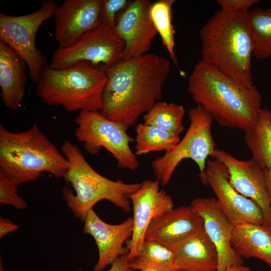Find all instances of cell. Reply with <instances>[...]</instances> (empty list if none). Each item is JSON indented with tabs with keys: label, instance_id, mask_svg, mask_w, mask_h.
I'll return each instance as SVG.
<instances>
[{
	"label": "cell",
	"instance_id": "6da1fadb",
	"mask_svg": "<svg viewBox=\"0 0 271 271\" xmlns=\"http://www.w3.org/2000/svg\"><path fill=\"white\" fill-rule=\"evenodd\" d=\"M171 64L170 59L148 53L105 69L100 113L128 129L162 97Z\"/></svg>",
	"mask_w": 271,
	"mask_h": 271
},
{
	"label": "cell",
	"instance_id": "7a4b0ae2",
	"mask_svg": "<svg viewBox=\"0 0 271 271\" xmlns=\"http://www.w3.org/2000/svg\"><path fill=\"white\" fill-rule=\"evenodd\" d=\"M188 91L196 105L226 127L245 131L261 108L262 95L256 86H245L201 60L188 78Z\"/></svg>",
	"mask_w": 271,
	"mask_h": 271
},
{
	"label": "cell",
	"instance_id": "3957f363",
	"mask_svg": "<svg viewBox=\"0 0 271 271\" xmlns=\"http://www.w3.org/2000/svg\"><path fill=\"white\" fill-rule=\"evenodd\" d=\"M244 12L217 10L200 30L201 61L237 82L253 85L252 44Z\"/></svg>",
	"mask_w": 271,
	"mask_h": 271
},
{
	"label": "cell",
	"instance_id": "277c9868",
	"mask_svg": "<svg viewBox=\"0 0 271 271\" xmlns=\"http://www.w3.org/2000/svg\"><path fill=\"white\" fill-rule=\"evenodd\" d=\"M69 166L36 124L18 133L0 124V175L17 186L36 180L43 172L63 178Z\"/></svg>",
	"mask_w": 271,
	"mask_h": 271
},
{
	"label": "cell",
	"instance_id": "5b68a950",
	"mask_svg": "<svg viewBox=\"0 0 271 271\" xmlns=\"http://www.w3.org/2000/svg\"><path fill=\"white\" fill-rule=\"evenodd\" d=\"M61 152L69 166L63 178L73 188L65 187L63 196L74 217L83 221L88 212L102 200H107L125 213L131 208L129 196L141 183H126L109 179L97 172L87 162L78 146L65 141Z\"/></svg>",
	"mask_w": 271,
	"mask_h": 271
},
{
	"label": "cell",
	"instance_id": "8992f818",
	"mask_svg": "<svg viewBox=\"0 0 271 271\" xmlns=\"http://www.w3.org/2000/svg\"><path fill=\"white\" fill-rule=\"evenodd\" d=\"M107 80L101 65L81 62L57 69L47 65L36 82V93L44 103L67 111H100Z\"/></svg>",
	"mask_w": 271,
	"mask_h": 271
},
{
	"label": "cell",
	"instance_id": "52a82bcc",
	"mask_svg": "<svg viewBox=\"0 0 271 271\" xmlns=\"http://www.w3.org/2000/svg\"><path fill=\"white\" fill-rule=\"evenodd\" d=\"M188 115L190 124L184 137L166 151L164 155L151 163L156 180L162 186L169 183L183 160H193L198 166L201 175L206 169L207 158L214 157L215 144L212 134L213 118L198 105L189 110Z\"/></svg>",
	"mask_w": 271,
	"mask_h": 271
},
{
	"label": "cell",
	"instance_id": "ba28073f",
	"mask_svg": "<svg viewBox=\"0 0 271 271\" xmlns=\"http://www.w3.org/2000/svg\"><path fill=\"white\" fill-rule=\"evenodd\" d=\"M75 122V137L88 153L95 155L104 148L116 160L118 167L131 171L138 168L137 155L129 146L134 139L122 123L107 118L100 111H80Z\"/></svg>",
	"mask_w": 271,
	"mask_h": 271
},
{
	"label": "cell",
	"instance_id": "9c48e42d",
	"mask_svg": "<svg viewBox=\"0 0 271 271\" xmlns=\"http://www.w3.org/2000/svg\"><path fill=\"white\" fill-rule=\"evenodd\" d=\"M58 7L53 0L43 1L36 11L21 16L0 13V42L13 49L26 62L31 79L37 82L47 57L36 46L37 32L43 23L54 16Z\"/></svg>",
	"mask_w": 271,
	"mask_h": 271
},
{
	"label": "cell",
	"instance_id": "30bf717a",
	"mask_svg": "<svg viewBox=\"0 0 271 271\" xmlns=\"http://www.w3.org/2000/svg\"><path fill=\"white\" fill-rule=\"evenodd\" d=\"M124 43L113 29L105 24L83 35L68 48H58L53 53L49 66L62 69L81 62L101 65L105 70L121 60Z\"/></svg>",
	"mask_w": 271,
	"mask_h": 271
},
{
	"label": "cell",
	"instance_id": "8fae6325",
	"mask_svg": "<svg viewBox=\"0 0 271 271\" xmlns=\"http://www.w3.org/2000/svg\"><path fill=\"white\" fill-rule=\"evenodd\" d=\"M227 167L219 161L208 160L204 172L199 175L202 182L211 187L217 204L233 225L242 223L263 224L259 206L237 192L231 185Z\"/></svg>",
	"mask_w": 271,
	"mask_h": 271
},
{
	"label": "cell",
	"instance_id": "7c38bea8",
	"mask_svg": "<svg viewBox=\"0 0 271 271\" xmlns=\"http://www.w3.org/2000/svg\"><path fill=\"white\" fill-rule=\"evenodd\" d=\"M160 184L157 180L144 181L129 196L133 209V231L127 246L129 260L140 251L152 220L174 208L171 196Z\"/></svg>",
	"mask_w": 271,
	"mask_h": 271
},
{
	"label": "cell",
	"instance_id": "4fadbf2b",
	"mask_svg": "<svg viewBox=\"0 0 271 271\" xmlns=\"http://www.w3.org/2000/svg\"><path fill=\"white\" fill-rule=\"evenodd\" d=\"M152 4L148 0L129 2L118 16L113 30L124 43L121 60L140 57L151 48L158 34L150 14Z\"/></svg>",
	"mask_w": 271,
	"mask_h": 271
},
{
	"label": "cell",
	"instance_id": "5bb4252c",
	"mask_svg": "<svg viewBox=\"0 0 271 271\" xmlns=\"http://www.w3.org/2000/svg\"><path fill=\"white\" fill-rule=\"evenodd\" d=\"M102 2L103 0H65L58 6L54 14V31L59 48L71 46L102 24Z\"/></svg>",
	"mask_w": 271,
	"mask_h": 271
},
{
	"label": "cell",
	"instance_id": "9a60e30c",
	"mask_svg": "<svg viewBox=\"0 0 271 271\" xmlns=\"http://www.w3.org/2000/svg\"><path fill=\"white\" fill-rule=\"evenodd\" d=\"M214 158L227 167L233 187L259 206L264 216L263 224L271 227V204L266 186L265 170L252 158L239 160L222 150L215 149Z\"/></svg>",
	"mask_w": 271,
	"mask_h": 271
},
{
	"label": "cell",
	"instance_id": "2e32d148",
	"mask_svg": "<svg viewBox=\"0 0 271 271\" xmlns=\"http://www.w3.org/2000/svg\"><path fill=\"white\" fill-rule=\"evenodd\" d=\"M83 222V233L92 236L98 251V258L93 271H102L128 251L127 247H123V245L131 237L132 217L119 224H110L101 219L92 209L87 213Z\"/></svg>",
	"mask_w": 271,
	"mask_h": 271
},
{
	"label": "cell",
	"instance_id": "e0dca14e",
	"mask_svg": "<svg viewBox=\"0 0 271 271\" xmlns=\"http://www.w3.org/2000/svg\"><path fill=\"white\" fill-rule=\"evenodd\" d=\"M202 218L204 227L215 245L218 254L217 271L236 265L243 264L242 258L234 251L231 245L233 225L219 208L214 197L197 198L190 204Z\"/></svg>",
	"mask_w": 271,
	"mask_h": 271
},
{
	"label": "cell",
	"instance_id": "ac0fdd59",
	"mask_svg": "<svg viewBox=\"0 0 271 271\" xmlns=\"http://www.w3.org/2000/svg\"><path fill=\"white\" fill-rule=\"evenodd\" d=\"M204 226L202 218L190 206H181L164 213L150 223L145 239L156 241L174 250Z\"/></svg>",
	"mask_w": 271,
	"mask_h": 271
},
{
	"label": "cell",
	"instance_id": "d6986e66",
	"mask_svg": "<svg viewBox=\"0 0 271 271\" xmlns=\"http://www.w3.org/2000/svg\"><path fill=\"white\" fill-rule=\"evenodd\" d=\"M173 251L177 271H217L218 251L204 226Z\"/></svg>",
	"mask_w": 271,
	"mask_h": 271
},
{
	"label": "cell",
	"instance_id": "ffe728a7",
	"mask_svg": "<svg viewBox=\"0 0 271 271\" xmlns=\"http://www.w3.org/2000/svg\"><path fill=\"white\" fill-rule=\"evenodd\" d=\"M26 62L13 49L0 42L1 96L5 106L15 110L25 95Z\"/></svg>",
	"mask_w": 271,
	"mask_h": 271
},
{
	"label": "cell",
	"instance_id": "44dd1931",
	"mask_svg": "<svg viewBox=\"0 0 271 271\" xmlns=\"http://www.w3.org/2000/svg\"><path fill=\"white\" fill-rule=\"evenodd\" d=\"M231 245L241 257H254L271 267V227L262 224L234 225Z\"/></svg>",
	"mask_w": 271,
	"mask_h": 271
},
{
	"label": "cell",
	"instance_id": "7402d4cb",
	"mask_svg": "<svg viewBox=\"0 0 271 271\" xmlns=\"http://www.w3.org/2000/svg\"><path fill=\"white\" fill-rule=\"evenodd\" d=\"M244 132L252 158L263 169L271 168V110L261 108L255 122Z\"/></svg>",
	"mask_w": 271,
	"mask_h": 271
},
{
	"label": "cell",
	"instance_id": "603a6c76",
	"mask_svg": "<svg viewBox=\"0 0 271 271\" xmlns=\"http://www.w3.org/2000/svg\"><path fill=\"white\" fill-rule=\"evenodd\" d=\"M253 55L258 59L271 56V9L255 8L246 13Z\"/></svg>",
	"mask_w": 271,
	"mask_h": 271
},
{
	"label": "cell",
	"instance_id": "cb8c5ba5",
	"mask_svg": "<svg viewBox=\"0 0 271 271\" xmlns=\"http://www.w3.org/2000/svg\"><path fill=\"white\" fill-rule=\"evenodd\" d=\"M128 265L131 271L146 268L177 271L173 250L156 241L146 239L139 253L129 260Z\"/></svg>",
	"mask_w": 271,
	"mask_h": 271
},
{
	"label": "cell",
	"instance_id": "d4e9b609",
	"mask_svg": "<svg viewBox=\"0 0 271 271\" xmlns=\"http://www.w3.org/2000/svg\"><path fill=\"white\" fill-rule=\"evenodd\" d=\"M136 131L135 154L138 156L166 151L181 140L178 136L145 123L138 124Z\"/></svg>",
	"mask_w": 271,
	"mask_h": 271
},
{
	"label": "cell",
	"instance_id": "484cf974",
	"mask_svg": "<svg viewBox=\"0 0 271 271\" xmlns=\"http://www.w3.org/2000/svg\"><path fill=\"white\" fill-rule=\"evenodd\" d=\"M185 113L182 105L159 101L145 114L143 118L145 123L179 136L184 130Z\"/></svg>",
	"mask_w": 271,
	"mask_h": 271
},
{
	"label": "cell",
	"instance_id": "4316f807",
	"mask_svg": "<svg viewBox=\"0 0 271 271\" xmlns=\"http://www.w3.org/2000/svg\"><path fill=\"white\" fill-rule=\"evenodd\" d=\"M174 0H159L152 4L150 14L154 27L159 34L170 59L176 65L178 59L175 52V31L172 22V7Z\"/></svg>",
	"mask_w": 271,
	"mask_h": 271
},
{
	"label": "cell",
	"instance_id": "83f0119b",
	"mask_svg": "<svg viewBox=\"0 0 271 271\" xmlns=\"http://www.w3.org/2000/svg\"><path fill=\"white\" fill-rule=\"evenodd\" d=\"M17 185L0 175V203L19 210L27 208L24 199L18 195Z\"/></svg>",
	"mask_w": 271,
	"mask_h": 271
},
{
	"label": "cell",
	"instance_id": "f1b7e54d",
	"mask_svg": "<svg viewBox=\"0 0 271 271\" xmlns=\"http://www.w3.org/2000/svg\"><path fill=\"white\" fill-rule=\"evenodd\" d=\"M129 2L126 0H103L101 13L102 23L113 29L119 12L124 11Z\"/></svg>",
	"mask_w": 271,
	"mask_h": 271
},
{
	"label": "cell",
	"instance_id": "f546056e",
	"mask_svg": "<svg viewBox=\"0 0 271 271\" xmlns=\"http://www.w3.org/2000/svg\"><path fill=\"white\" fill-rule=\"evenodd\" d=\"M258 0H217L220 10L226 13H247Z\"/></svg>",
	"mask_w": 271,
	"mask_h": 271
},
{
	"label": "cell",
	"instance_id": "4dcf8cb0",
	"mask_svg": "<svg viewBox=\"0 0 271 271\" xmlns=\"http://www.w3.org/2000/svg\"><path fill=\"white\" fill-rule=\"evenodd\" d=\"M129 260V251H127L115 260L108 271H131L128 265ZM76 271L82 270L78 269Z\"/></svg>",
	"mask_w": 271,
	"mask_h": 271
},
{
	"label": "cell",
	"instance_id": "1f68e13d",
	"mask_svg": "<svg viewBox=\"0 0 271 271\" xmlns=\"http://www.w3.org/2000/svg\"><path fill=\"white\" fill-rule=\"evenodd\" d=\"M19 229V226L7 218L0 217V238H2L10 233Z\"/></svg>",
	"mask_w": 271,
	"mask_h": 271
},
{
	"label": "cell",
	"instance_id": "d6a6232c",
	"mask_svg": "<svg viewBox=\"0 0 271 271\" xmlns=\"http://www.w3.org/2000/svg\"><path fill=\"white\" fill-rule=\"evenodd\" d=\"M266 186L271 204V168L265 169Z\"/></svg>",
	"mask_w": 271,
	"mask_h": 271
},
{
	"label": "cell",
	"instance_id": "836d02e7",
	"mask_svg": "<svg viewBox=\"0 0 271 271\" xmlns=\"http://www.w3.org/2000/svg\"><path fill=\"white\" fill-rule=\"evenodd\" d=\"M223 271H251L250 268L243 264L230 266Z\"/></svg>",
	"mask_w": 271,
	"mask_h": 271
},
{
	"label": "cell",
	"instance_id": "e575fe53",
	"mask_svg": "<svg viewBox=\"0 0 271 271\" xmlns=\"http://www.w3.org/2000/svg\"><path fill=\"white\" fill-rule=\"evenodd\" d=\"M140 271H166L164 269L156 268H146L143 269Z\"/></svg>",
	"mask_w": 271,
	"mask_h": 271
},
{
	"label": "cell",
	"instance_id": "d590c367",
	"mask_svg": "<svg viewBox=\"0 0 271 271\" xmlns=\"http://www.w3.org/2000/svg\"><path fill=\"white\" fill-rule=\"evenodd\" d=\"M269 271H271V269H270V270H269Z\"/></svg>",
	"mask_w": 271,
	"mask_h": 271
},
{
	"label": "cell",
	"instance_id": "8d00e7d4",
	"mask_svg": "<svg viewBox=\"0 0 271 271\" xmlns=\"http://www.w3.org/2000/svg\"><path fill=\"white\" fill-rule=\"evenodd\" d=\"M136 271H137V270H136Z\"/></svg>",
	"mask_w": 271,
	"mask_h": 271
}]
</instances>
